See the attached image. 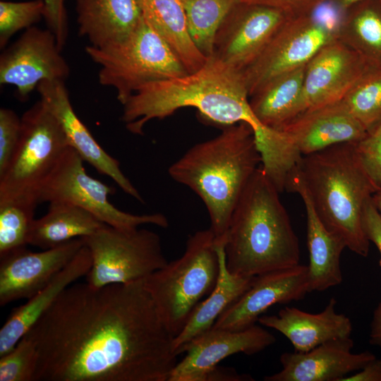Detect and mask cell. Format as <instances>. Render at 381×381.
<instances>
[{"mask_svg": "<svg viewBox=\"0 0 381 381\" xmlns=\"http://www.w3.org/2000/svg\"><path fill=\"white\" fill-rule=\"evenodd\" d=\"M24 336L37 351L33 381H169L178 362L143 279L72 284Z\"/></svg>", "mask_w": 381, "mask_h": 381, "instance_id": "cell-1", "label": "cell"}, {"mask_svg": "<svg viewBox=\"0 0 381 381\" xmlns=\"http://www.w3.org/2000/svg\"><path fill=\"white\" fill-rule=\"evenodd\" d=\"M123 107L121 120L136 135H143L144 126L152 119L193 107L202 119L213 124L226 127L248 123L259 147L275 135L274 130L262 126L254 116L242 71L214 56L194 73L143 85Z\"/></svg>", "mask_w": 381, "mask_h": 381, "instance_id": "cell-2", "label": "cell"}, {"mask_svg": "<svg viewBox=\"0 0 381 381\" xmlns=\"http://www.w3.org/2000/svg\"><path fill=\"white\" fill-rule=\"evenodd\" d=\"M261 164L253 130L242 122L193 145L168 172L200 198L209 213L210 229L217 240H223L240 198Z\"/></svg>", "mask_w": 381, "mask_h": 381, "instance_id": "cell-3", "label": "cell"}, {"mask_svg": "<svg viewBox=\"0 0 381 381\" xmlns=\"http://www.w3.org/2000/svg\"><path fill=\"white\" fill-rule=\"evenodd\" d=\"M279 193L260 165L240 198L224 237L226 265L232 274L254 277L300 264L298 238Z\"/></svg>", "mask_w": 381, "mask_h": 381, "instance_id": "cell-4", "label": "cell"}, {"mask_svg": "<svg viewBox=\"0 0 381 381\" xmlns=\"http://www.w3.org/2000/svg\"><path fill=\"white\" fill-rule=\"evenodd\" d=\"M296 173L320 219L353 253L367 257L363 226L365 203L377 188L358 159L355 143L335 145L302 157Z\"/></svg>", "mask_w": 381, "mask_h": 381, "instance_id": "cell-5", "label": "cell"}, {"mask_svg": "<svg viewBox=\"0 0 381 381\" xmlns=\"http://www.w3.org/2000/svg\"><path fill=\"white\" fill-rule=\"evenodd\" d=\"M219 260L215 235L209 228L191 235L183 254L143 279L164 325L174 337L196 306L215 286Z\"/></svg>", "mask_w": 381, "mask_h": 381, "instance_id": "cell-6", "label": "cell"}, {"mask_svg": "<svg viewBox=\"0 0 381 381\" xmlns=\"http://www.w3.org/2000/svg\"><path fill=\"white\" fill-rule=\"evenodd\" d=\"M85 52L99 66V83L114 88L122 105L145 84L188 74L143 17L124 40L102 47L87 45Z\"/></svg>", "mask_w": 381, "mask_h": 381, "instance_id": "cell-7", "label": "cell"}, {"mask_svg": "<svg viewBox=\"0 0 381 381\" xmlns=\"http://www.w3.org/2000/svg\"><path fill=\"white\" fill-rule=\"evenodd\" d=\"M69 146L54 115L40 99L21 116L18 143L0 175V202L32 199Z\"/></svg>", "mask_w": 381, "mask_h": 381, "instance_id": "cell-8", "label": "cell"}, {"mask_svg": "<svg viewBox=\"0 0 381 381\" xmlns=\"http://www.w3.org/2000/svg\"><path fill=\"white\" fill-rule=\"evenodd\" d=\"M82 238L92 258L86 282L95 288L143 280L168 262L159 235L146 229L104 224Z\"/></svg>", "mask_w": 381, "mask_h": 381, "instance_id": "cell-9", "label": "cell"}, {"mask_svg": "<svg viewBox=\"0 0 381 381\" xmlns=\"http://www.w3.org/2000/svg\"><path fill=\"white\" fill-rule=\"evenodd\" d=\"M83 162L78 152L68 146L42 185L37 195L39 203H70L90 212L102 223L124 231L137 229L143 224L162 228L169 226L163 214H133L113 205L108 195L115 192L114 188L89 176Z\"/></svg>", "mask_w": 381, "mask_h": 381, "instance_id": "cell-10", "label": "cell"}, {"mask_svg": "<svg viewBox=\"0 0 381 381\" xmlns=\"http://www.w3.org/2000/svg\"><path fill=\"white\" fill-rule=\"evenodd\" d=\"M337 22L322 19L315 12L288 18L258 58L241 71L249 97L270 79L306 66L337 38Z\"/></svg>", "mask_w": 381, "mask_h": 381, "instance_id": "cell-11", "label": "cell"}, {"mask_svg": "<svg viewBox=\"0 0 381 381\" xmlns=\"http://www.w3.org/2000/svg\"><path fill=\"white\" fill-rule=\"evenodd\" d=\"M49 30L26 29L0 56V84L14 85L20 100L43 80H64L70 67Z\"/></svg>", "mask_w": 381, "mask_h": 381, "instance_id": "cell-12", "label": "cell"}, {"mask_svg": "<svg viewBox=\"0 0 381 381\" xmlns=\"http://www.w3.org/2000/svg\"><path fill=\"white\" fill-rule=\"evenodd\" d=\"M290 17L272 7L238 3L217 32L212 56L243 71L258 58Z\"/></svg>", "mask_w": 381, "mask_h": 381, "instance_id": "cell-13", "label": "cell"}, {"mask_svg": "<svg viewBox=\"0 0 381 381\" xmlns=\"http://www.w3.org/2000/svg\"><path fill=\"white\" fill-rule=\"evenodd\" d=\"M309 292L307 265L298 264L254 276L249 288L222 313L212 328L246 329L255 325L272 306L302 300Z\"/></svg>", "mask_w": 381, "mask_h": 381, "instance_id": "cell-14", "label": "cell"}, {"mask_svg": "<svg viewBox=\"0 0 381 381\" xmlns=\"http://www.w3.org/2000/svg\"><path fill=\"white\" fill-rule=\"evenodd\" d=\"M84 246L82 238L32 252L26 247L0 256V306L29 299L47 286Z\"/></svg>", "mask_w": 381, "mask_h": 381, "instance_id": "cell-15", "label": "cell"}, {"mask_svg": "<svg viewBox=\"0 0 381 381\" xmlns=\"http://www.w3.org/2000/svg\"><path fill=\"white\" fill-rule=\"evenodd\" d=\"M375 69L337 38L329 42L306 66V110L341 100L360 80Z\"/></svg>", "mask_w": 381, "mask_h": 381, "instance_id": "cell-16", "label": "cell"}, {"mask_svg": "<svg viewBox=\"0 0 381 381\" xmlns=\"http://www.w3.org/2000/svg\"><path fill=\"white\" fill-rule=\"evenodd\" d=\"M275 342L272 334L256 324L241 330L211 328L186 346V354L177 362L169 381H202L224 358L238 353L253 355Z\"/></svg>", "mask_w": 381, "mask_h": 381, "instance_id": "cell-17", "label": "cell"}, {"mask_svg": "<svg viewBox=\"0 0 381 381\" xmlns=\"http://www.w3.org/2000/svg\"><path fill=\"white\" fill-rule=\"evenodd\" d=\"M40 100L61 125L68 145L99 174L110 177L126 193L139 202L143 199L124 175L119 162L96 141L75 114L64 80H43L37 87Z\"/></svg>", "mask_w": 381, "mask_h": 381, "instance_id": "cell-18", "label": "cell"}, {"mask_svg": "<svg viewBox=\"0 0 381 381\" xmlns=\"http://www.w3.org/2000/svg\"><path fill=\"white\" fill-rule=\"evenodd\" d=\"M351 337L323 343L306 352H285L282 368L264 377L265 381H341L361 369L376 356L369 352L353 353Z\"/></svg>", "mask_w": 381, "mask_h": 381, "instance_id": "cell-19", "label": "cell"}, {"mask_svg": "<svg viewBox=\"0 0 381 381\" xmlns=\"http://www.w3.org/2000/svg\"><path fill=\"white\" fill-rule=\"evenodd\" d=\"M302 156L363 138L367 132L338 101L306 109L280 130Z\"/></svg>", "mask_w": 381, "mask_h": 381, "instance_id": "cell-20", "label": "cell"}, {"mask_svg": "<svg viewBox=\"0 0 381 381\" xmlns=\"http://www.w3.org/2000/svg\"><path fill=\"white\" fill-rule=\"evenodd\" d=\"M337 301L331 298L318 313L285 306L277 315H262L260 325L277 330L286 337L294 351L306 352L329 341L351 337V322L336 311Z\"/></svg>", "mask_w": 381, "mask_h": 381, "instance_id": "cell-21", "label": "cell"}, {"mask_svg": "<svg viewBox=\"0 0 381 381\" xmlns=\"http://www.w3.org/2000/svg\"><path fill=\"white\" fill-rule=\"evenodd\" d=\"M286 190L299 194L306 209L310 291H323L339 285L343 278L340 258L346 248L345 242L320 219L296 172L290 178Z\"/></svg>", "mask_w": 381, "mask_h": 381, "instance_id": "cell-22", "label": "cell"}, {"mask_svg": "<svg viewBox=\"0 0 381 381\" xmlns=\"http://www.w3.org/2000/svg\"><path fill=\"white\" fill-rule=\"evenodd\" d=\"M91 265L90 250L84 245L47 286L25 303L15 308L0 329V356L13 349L61 294L76 280L86 276Z\"/></svg>", "mask_w": 381, "mask_h": 381, "instance_id": "cell-23", "label": "cell"}, {"mask_svg": "<svg viewBox=\"0 0 381 381\" xmlns=\"http://www.w3.org/2000/svg\"><path fill=\"white\" fill-rule=\"evenodd\" d=\"M75 11L80 35L96 47L124 40L143 17L138 0H76Z\"/></svg>", "mask_w": 381, "mask_h": 381, "instance_id": "cell-24", "label": "cell"}, {"mask_svg": "<svg viewBox=\"0 0 381 381\" xmlns=\"http://www.w3.org/2000/svg\"><path fill=\"white\" fill-rule=\"evenodd\" d=\"M224 242L217 240L219 272L214 288L196 306L183 329L173 339V350L176 356L183 353L191 341L210 329L222 313L252 284L254 277L236 275L227 269Z\"/></svg>", "mask_w": 381, "mask_h": 381, "instance_id": "cell-25", "label": "cell"}, {"mask_svg": "<svg viewBox=\"0 0 381 381\" xmlns=\"http://www.w3.org/2000/svg\"><path fill=\"white\" fill-rule=\"evenodd\" d=\"M306 66L270 79L249 97L252 111L262 126L279 131L306 110Z\"/></svg>", "mask_w": 381, "mask_h": 381, "instance_id": "cell-26", "label": "cell"}, {"mask_svg": "<svg viewBox=\"0 0 381 381\" xmlns=\"http://www.w3.org/2000/svg\"><path fill=\"white\" fill-rule=\"evenodd\" d=\"M144 19L167 42L188 73L202 68L208 58L194 44L179 0H138Z\"/></svg>", "mask_w": 381, "mask_h": 381, "instance_id": "cell-27", "label": "cell"}, {"mask_svg": "<svg viewBox=\"0 0 381 381\" xmlns=\"http://www.w3.org/2000/svg\"><path fill=\"white\" fill-rule=\"evenodd\" d=\"M49 204L47 213L33 220L28 245L43 250L55 248L75 238L88 236L105 224L74 205L63 202Z\"/></svg>", "mask_w": 381, "mask_h": 381, "instance_id": "cell-28", "label": "cell"}, {"mask_svg": "<svg viewBox=\"0 0 381 381\" xmlns=\"http://www.w3.org/2000/svg\"><path fill=\"white\" fill-rule=\"evenodd\" d=\"M337 39L381 70V0H361L341 13Z\"/></svg>", "mask_w": 381, "mask_h": 381, "instance_id": "cell-29", "label": "cell"}, {"mask_svg": "<svg viewBox=\"0 0 381 381\" xmlns=\"http://www.w3.org/2000/svg\"><path fill=\"white\" fill-rule=\"evenodd\" d=\"M190 36L199 52L211 57L217 32L231 8L241 0H179Z\"/></svg>", "mask_w": 381, "mask_h": 381, "instance_id": "cell-30", "label": "cell"}, {"mask_svg": "<svg viewBox=\"0 0 381 381\" xmlns=\"http://www.w3.org/2000/svg\"><path fill=\"white\" fill-rule=\"evenodd\" d=\"M39 202L18 198L0 202V256L26 247Z\"/></svg>", "mask_w": 381, "mask_h": 381, "instance_id": "cell-31", "label": "cell"}, {"mask_svg": "<svg viewBox=\"0 0 381 381\" xmlns=\"http://www.w3.org/2000/svg\"><path fill=\"white\" fill-rule=\"evenodd\" d=\"M341 101L367 133L381 126V70L370 72Z\"/></svg>", "mask_w": 381, "mask_h": 381, "instance_id": "cell-32", "label": "cell"}, {"mask_svg": "<svg viewBox=\"0 0 381 381\" xmlns=\"http://www.w3.org/2000/svg\"><path fill=\"white\" fill-rule=\"evenodd\" d=\"M45 15L42 0L0 1V47L4 49L9 40L18 31L28 29Z\"/></svg>", "mask_w": 381, "mask_h": 381, "instance_id": "cell-33", "label": "cell"}, {"mask_svg": "<svg viewBox=\"0 0 381 381\" xmlns=\"http://www.w3.org/2000/svg\"><path fill=\"white\" fill-rule=\"evenodd\" d=\"M37 358L35 344L23 336L13 349L0 356V381H33Z\"/></svg>", "mask_w": 381, "mask_h": 381, "instance_id": "cell-34", "label": "cell"}, {"mask_svg": "<svg viewBox=\"0 0 381 381\" xmlns=\"http://www.w3.org/2000/svg\"><path fill=\"white\" fill-rule=\"evenodd\" d=\"M359 162L372 183L381 189V126L355 143Z\"/></svg>", "mask_w": 381, "mask_h": 381, "instance_id": "cell-35", "label": "cell"}, {"mask_svg": "<svg viewBox=\"0 0 381 381\" xmlns=\"http://www.w3.org/2000/svg\"><path fill=\"white\" fill-rule=\"evenodd\" d=\"M21 117L12 109H0V175L6 169L18 143Z\"/></svg>", "mask_w": 381, "mask_h": 381, "instance_id": "cell-36", "label": "cell"}, {"mask_svg": "<svg viewBox=\"0 0 381 381\" xmlns=\"http://www.w3.org/2000/svg\"><path fill=\"white\" fill-rule=\"evenodd\" d=\"M45 5L44 20L55 35L59 47L62 49L68 34V16L65 7L66 0H42Z\"/></svg>", "mask_w": 381, "mask_h": 381, "instance_id": "cell-37", "label": "cell"}, {"mask_svg": "<svg viewBox=\"0 0 381 381\" xmlns=\"http://www.w3.org/2000/svg\"><path fill=\"white\" fill-rule=\"evenodd\" d=\"M327 0H241L242 2L264 5L279 9L291 17L312 14Z\"/></svg>", "mask_w": 381, "mask_h": 381, "instance_id": "cell-38", "label": "cell"}, {"mask_svg": "<svg viewBox=\"0 0 381 381\" xmlns=\"http://www.w3.org/2000/svg\"><path fill=\"white\" fill-rule=\"evenodd\" d=\"M363 226L368 239L375 244L380 253L381 265V214L372 198L364 206Z\"/></svg>", "mask_w": 381, "mask_h": 381, "instance_id": "cell-39", "label": "cell"}, {"mask_svg": "<svg viewBox=\"0 0 381 381\" xmlns=\"http://www.w3.org/2000/svg\"><path fill=\"white\" fill-rule=\"evenodd\" d=\"M341 381H381V358L376 357Z\"/></svg>", "mask_w": 381, "mask_h": 381, "instance_id": "cell-40", "label": "cell"}, {"mask_svg": "<svg viewBox=\"0 0 381 381\" xmlns=\"http://www.w3.org/2000/svg\"><path fill=\"white\" fill-rule=\"evenodd\" d=\"M254 379L248 374H239L233 368L217 365L209 370L202 381H252Z\"/></svg>", "mask_w": 381, "mask_h": 381, "instance_id": "cell-41", "label": "cell"}, {"mask_svg": "<svg viewBox=\"0 0 381 381\" xmlns=\"http://www.w3.org/2000/svg\"><path fill=\"white\" fill-rule=\"evenodd\" d=\"M369 342L373 346L381 348V298L373 313Z\"/></svg>", "mask_w": 381, "mask_h": 381, "instance_id": "cell-42", "label": "cell"}, {"mask_svg": "<svg viewBox=\"0 0 381 381\" xmlns=\"http://www.w3.org/2000/svg\"><path fill=\"white\" fill-rule=\"evenodd\" d=\"M359 1L361 0H327V2L335 10L342 13Z\"/></svg>", "mask_w": 381, "mask_h": 381, "instance_id": "cell-43", "label": "cell"}, {"mask_svg": "<svg viewBox=\"0 0 381 381\" xmlns=\"http://www.w3.org/2000/svg\"><path fill=\"white\" fill-rule=\"evenodd\" d=\"M373 201L381 214V189L377 190L372 197Z\"/></svg>", "mask_w": 381, "mask_h": 381, "instance_id": "cell-44", "label": "cell"}]
</instances>
